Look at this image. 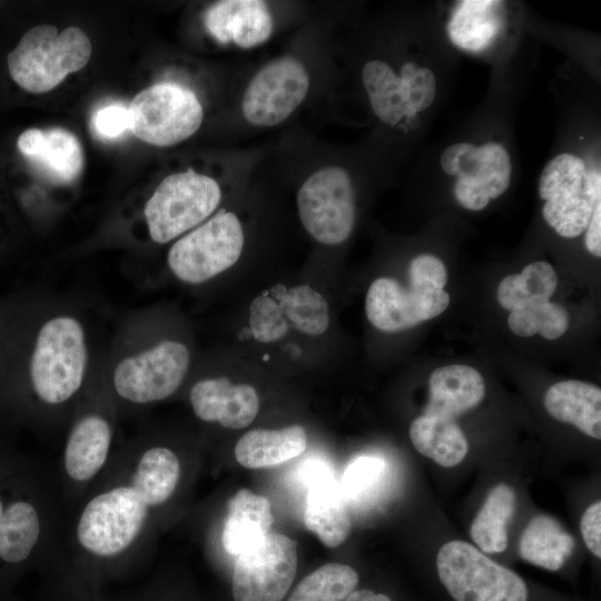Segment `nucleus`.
I'll return each mask as SVG.
<instances>
[{
    "instance_id": "obj_1",
    "label": "nucleus",
    "mask_w": 601,
    "mask_h": 601,
    "mask_svg": "<svg viewBox=\"0 0 601 601\" xmlns=\"http://www.w3.org/2000/svg\"><path fill=\"white\" fill-rule=\"evenodd\" d=\"M410 286L380 277L368 287L365 312L368 321L384 332L405 331L442 314L450 304L444 290L447 272L431 254L414 257L408 268Z\"/></svg>"
},
{
    "instance_id": "obj_2",
    "label": "nucleus",
    "mask_w": 601,
    "mask_h": 601,
    "mask_svg": "<svg viewBox=\"0 0 601 601\" xmlns=\"http://www.w3.org/2000/svg\"><path fill=\"white\" fill-rule=\"evenodd\" d=\"M91 42L80 28L59 32L50 24L28 30L8 55V69L16 83L32 93L57 87L69 73L89 61Z\"/></svg>"
},
{
    "instance_id": "obj_3",
    "label": "nucleus",
    "mask_w": 601,
    "mask_h": 601,
    "mask_svg": "<svg viewBox=\"0 0 601 601\" xmlns=\"http://www.w3.org/2000/svg\"><path fill=\"white\" fill-rule=\"evenodd\" d=\"M539 195L544 200V220L560 236L581 235L601 200V175L588 168L585 161L573 154L563 152L552 158L539 179Z\"/></svg>"
},
{
    "instance_id": "obj_4",
    "label": "nucleus",
    "mask_w": 601,
    "mask_h": 601,
    "mask_svg": "<svg viewBox=\"0 0 601 601\" xmlns=\"http://www.w3.org/2000/svg\"><path fill=\"white\" fill-rule=\"evenodd\" d=\"M87 366L83 329L69 316L48 321L40 329L30 363L38 397L48 404L69 400L81 386Z\"/></svg>"
},
{
    "instance_id": "obj_5",
    "label": "nucleus",
    "mask_w": 601,
    "mask_h": 601,
    "mask_svg": "<svg viewBox=\"0 0 601 601\" xmlns=\"http://www.w3.org/2000/svg\"><path fill=\"white\" fill-rule=\"evenodd\" d=\"M441 582L455 601H526L524 581L464 541H450L437 552Z\"/></svg>"
},
{
    "instance_id": "obj_6",
    "label": "nucleus",
    "mask_w": 601,
    "mask_h": 601,
    "mask_svg": "<svg viewBox=\"0 0 601 601\" xmlns=\"http://www.w3.org/2000/svg\"><path fill=\"white\" fill-rule=\"evenodd\" d=\"M220 199L218 183L207 175L188 169L167 176L145 205L150 237L170 242L209 217Z\"/></svg>"
},
{
    "instance_id": "obj_7",
    "label": "nucleus",
    "mask_w": 601,
    "mask_h": 601,
    "mask_svg": "<svg viewBox=\"0 0 601 601\" xmlns=\"http://www.w3.org/2000/svg\"><path fill=\"white\" fill-rule=\"evenodd\" d=\"M129 129L140 140L166 147L193 136L203 122L196 93L177 83L161 82L138 92L129 108Z\"/></svg>"
},
{
    "instance_id": "obj_8",
    "label": "nucleus",
    "mask_w": 601,
    "mask_h": 601,
    "mask_svg": "<svg viewBox=\"0 0 601 601\" xmlns=\"http://www.w3.org/2000/svg\"><path fill=\"white\" fill-rule=\"evenodd\" d=\"M244 242L238 217L221 210L171 246L168 265L178 279L204 283L236 264Z\"/></svg>"
},
{
    "instance_id": "obj_9",
    "label": "nucleus",
    "mask_w": 601,
    "mask_h": 601,
    "mask_svg": "<svg viewBox=\"0 0 601 601\" xmlns=\"http://www.w3.org/2000/svg\"><path fill=\"white\" fill-rule=\"evenodd\" d=\"M148 506L131 486H117L91 499L77 524L79 543L99 558L120 554L137 539Z\"/></svg>"
},
{
    "instance_id": "obj_10",
    "label": "nucleus",
    "mask_w": 601,
    "mask_h": 601,
    "mask_svg": "<svg viewBox=\"0 0 601 601\" xmlns=\"http://www.w3.org/2000/svg\"><path fill=\"white\" fill-rule=\"evenodd\" d=\"M299 219L307 233L325 245H337L355 223V194L347 170L326 166L313 173L297 193Z\"/></svg>"
},
{
    "instance_id": "obj_11",
    "label": "nucleus",
    "mask_w": 601,
    "mask_h": 601,
    "mask_svg": "<svg viewBox=\"0 0 601 601\" xmlns=\"http://www.w3.org/2000/svg\"><path fill=\"white\" fill-rule=\"evenodd\" d=\"M297 543L285 534L269 532L238 554L231 593L235 601H282L296 575Z\"/></svg>"
},
{
    "instance_id": "obj_12",
    "label": "nucleus",
    "mask_w": 601,
    "mask_h": 601,
    "mask_svg": "<svg viewBox=\"0 0 601 601\" xmlns=\"http://www.w3.org/2000/svg\"><path fill=\"white\" fill-rule=\"evenodd\" d=\"M441 167L447 175L457 177L454 196L469 210L485 208L490 199L508 190L511 181V159L499 142L453 144L442 152Z\"/></svg>"
},
{
    "instance_id": "obj_13",
    "label": "nucleus",
    "mask_w": 601,
    "mask_h": 601,
    "mask_svg": "<svg viewBox=\"0 0 601 601\" xmlns=\"http://www.w3.org/2000/svg\"><path fill=\"white\" fill-rule=\"evenodd\" d=\"M308 89L309 75L299 60L274 59L249 80L242 99L243 115L254 126H276L302 105Z\"/></svg>"
},
{
    "instance_id": "obj_14",
    "label": "nucleus",
    "mask_w": 601,
    "mask_h": 601,
    "mask_svg": "<svg viewBox=\"0 0 601 601\" xmlns=\"http://www.w3.org/2000/svg\"><path fill=\"white\" fill-rule=\"evenodd\" d=\"M190 362L180 342L165 341L122 359L114 373L116 392L132 403L145 404L170 396L184 381Z\"/></svg>"
},
{
    "instance_id": "obj_15",
    "label": "nucleus",
    "mask_w": 601,
    "mask_h": 601,
    "mask_svg": "<svg viewBox=\"0 0 601 601\" xmlns=\"http://www.w3.org/2000/svg\"><path fill=\"white\" fill-rule=\"evenodd\" d=\"M195 414L205 422H218L226 428H244L256 417L259 398L249 384H233L226 377L197 382L190 391Z\"/></svg>"
},
{
    "instance_id": "obj_16",
    "label": "nucleus",
    "mask_w": 601,
    "mask_h": 601,
    "mask_svg": "<svg viewBox=\"0 0 601 601\" xmlns=\"http://www.w3.org/2000/svg\"><path fill=\"white\" fill-rule=\"evenodd\" d=\"M17 146L55 184L72 183L83 169L81 145L63 128L27 129L19 136Z\"/></svg>"
},
{
    "instance_id": "obj_17",
    "label": "nucleus",
    "mask_w": 601,
    "mask_h": 601,
    "mask_svg": "<svg viewBox=\"0 0 601 601\" xmlns=\"http://www.w3.org/2000/svg\"><path fill=\"white\" fill-rule=\"evenodd\" d=\"M204 24L219 43L252 48L270 37L274 20L264 1L224 0L206 10Z\"/></svg>"
},
{
    "instance_id": "obj_18",
    "label": "nucleus",
    "mask_w": 601,
    "mask_h": 601,
    "mask_svg": "<svg viewBox=\"0 0 601 601\" xmlns=\"http://www.w3.org/2000/svg\"><path fill=\"white\" fill-rule=\"evenodd\" d=\"M430 400L424 414L454 418L477 406L485 393L475 368L452 364L434 370L428 378Z\"/></svg>"
},
{
    "instance_id": "obj_19",
    "label": "nucleus",
    "mask_w": 601,
    "mask_h": 601,
    "mask_svg": "<svg viewBox=\"0 0 601 601\" xmlns=\"http://www.w3.org/2000/svg\"><path fill=\"white\" fill-rule=\"evenodd\" d=\"M304 523L328 548H336L348 538L352 520L347 500L333 475L308 485Z\"/></svg>"
},
{
    "instance_id": "obj_20",
    "label": "nucleus",
    "mask_w": 601,
    "mask_h": 601,
    "mask_svg": "<svg viewBox=\"0 0 601 601\" xmlns=\"http://www.w3.org/2000/svg\"><path fill=\"white\" fill-rule=\"evenodd\" d=\"M221 544L229 554L238 555L270 532L274 516L264 495L242 489L229 500Z\"/></svg>"
},
{
    "instance_id": "obj_21",
    "label": "nucleus",
    "mask_w": 601,
    "mask_h": 601,
    "mask_svg": "<svg viewBox=\"0 0 601 601\" xmlns=\"http://www.w3.org/2000/svg\"><path fill=\"white\" fill-rule=\"evenodd\" d=\"M544 407L555 420L578 427L585 435L601 439V390L575 380L551 385L544 395Z\"/></svg>"
},
{
    "instance_id": "obj_22",
    "label": "nucleus",
    "mask_w": 601,
    "mask_h": 601,
    "mask_svg": "<svg viewBox=\"0 0 601 601\" xmlns=\"http://www.w3.org/2000/svg\"><path fill=\"white\" fill-rule=\"evenodd\" d=\"M110 444L111 428L104 417L92 414L80 418L65 447L67 474L80 482L92 479L104 466Z\"/></svg>"
},
{
    "instance_id": "obj_23",
    "label": "nucleus",
    "mask_w": 601,
    "mask_h": 601,
    "mask_svg": "<svg viewBox=\"0 0 601 601\" xmlns=\"http://www.w3.org/2000/svg\"><path fill=\"white\" fill-rule=\"evenodd\" d=\"M307 446L306 431L299 425L279 430H252L235 446L236 461L247 469L282 464L300 455Z\"/></svg>"
},
{
    "instance_id": "obj_24",
    "label": "nucleus",
    "mask_w": 601,
    "mask_h": 601,
    "mask_svg": "<svg viewBox=\"0 0 601 601\" xmlns=\"http://www.w3.org/2000/svg\"><path fill=\"white\" fill-rule=\"evenodd\" d=\"M502 3L490 0L459 2L447 23L451 41L467 51H480L489 47L504 24Z\"/></svg>"
},
{
    "instance_id": "obj_25",
    "label": "nucleus",
    "mask_w": 601,
    "mask_h": 601,
    "mask_svg": "<svg viewBox=\"0 0 601 601\" xmlns=\"http://www.w3.org/2000/svg\"><path fill=\"white\" fill-rule=\"evenodd\" d=\"M410 439L418 453L444 467L460 464L469 452V442L454 418L423 414L412 422Z\"/></svg>"
},
{
    "instance_id": "obj_26",
    "label": "nucleus",
    "mask_w": 601,
    "mask_h": 601,
    "mask_svg": "<svg viewBox=\"0 0 601 601\" xmlns=\"http://www.w3.org/2000/svg\"><path fill=\"white\" fill-rule=\"evenodd\" d=\"M573 548V536L556 520L543 514L529 522L519 544L523 560L549 571L561 569Z\"/></svg>"
},
{
    "instance_id": "obj_27",
    "label": "nucleus",
    "mask_w": 601,
    "mask_h": 601,
    "mask_svg": "<svg viewBox=\"0 0 601 601\" xmlns=\"http://www.w3.org/2000/svg\"><path fill=\"white\" fill-rule=\"evenodd\" d=\"M516 495L505 484L495 485L474 518L470 534L474 543L485 553H501L508 546V523L514 514Z\"/></svg>"
},
{
    "instance_id": "obj_28",
    "label": "nucleus",
    "mask_w": 601,
    "mask_h": 601,
    "mask_svg": "<svg viewBox=\"0 0 601 601\" xmlns=\"http://www.w3.org/2000/svg\"><path fill=\"white\" fill-rule=\"evenodd\" d=\"M180 476V464L176 454L162 446L147 450L140 457L131 479L147 506L167 501L175 491Z\"/></svg>"
},
{
    "instance_id": "obj_29",
    "label": "nucleus",
    "mask_w": 601,
    "mask_h": 601,
    "mask_svg": "<svg viewBox=\"0 0 601 601\" xmlns=\"http://www.w3.org/2000/svg\"><path fill=\"white\" fill-rule=\"evenodd\" d=\"M268 294L278 303L288 324L297 331L307 335H321L327 329L328 304L312 286L287 288L283 284H275Z\"/></svg>"
},
{
    "instance_id": "obj_30",
    "label": "nucleus",
    "mask_w": 601,
    "mask_h": 601,
    "mask_svg": "<svg viewBox=\"0 0 601 601\" xmlns=\"http://www.w3.org/2000/svg\"><path fill=\"white\" fill-rule=\"evenodd\" d=\"M362 81L370 105L381 121L396 126L407 118L402 80L388 63L377 59L370 60L362 69Z\"/></svg>"
},
{
    "instance_id": "obj_31",
    "label": "nucleus",
    "mask_w": 601,
    "mask_h": 601,
    "mask_svg": "<svg viewBox=\"0 0 601 601\" xmlns=\"http://www.w3.org/2000/svg\"><path fill=\"white\" fill-rule=\"evenodd\" d=\"M39 534L35 506L24 501L12 503L0 518V558L9 563L22 562L30 555Z\"/></svg>"
},
{
    "instance_id": "obj_32",
    "label": "nucleus",
    "mask_w": 601,
    "mask_h": 601,
    "mask_svg": "<svg viewBox=\"0 0 601 601\" xmlns=\"http://www.w3.org/2000/svg\"><path fill=\"white\" fill-rule=\"evenodd\" d=\"M357 583L358 574L352 566L327 563L306 575L287 601H344Z\"/></svg>"
},
{
    "instance_id": "obj_33",
    "label": "nucleus",
    "mask_w": 601,
    "mask_h": 601,
    "mask_svg": "<svg viewBox=\"0 0 601 601\" xmlns=\"http://www.w3.org/2000/svg\"><path fill=\"white\" fill-rule=\"evenodd\" d=\"M510 329L518 336L531 337L539 333L553 341L561 337L569 327V314L549 299H532L508 317Z\"/></svg>"
},
{
    "instance_id": "obj_34",
    "label": "nucleus",
    "mask_w": 601,
    "mask_h": 601,
    "mask_svg": "<svg viewBox=\"0 0 601 601\" xmlns=\"http://www.w3.org/2000/svg\"><path fill=\"white\" fill-rule=\"evenodd\" d=\"M249 329L260 343H270L284 337L289 328L278 303L265 290L249 306Z\"/></svg>"
},
{
    "instance_id": "obj_35",
    "label": "nucleus",
    "mask_w": 601,
    "mask_h": 601,
    "mask_svg": "<svg viewBox=\"0 0 601 601\" xmlns=\"http://www.w3.org/2000/svg\"><path fill=\"white\" fill-rule=\"evenodd\" d=\"M408 119L430 108L436 96V79L427 67L405 62L400 73Z\"/></svg>"
},
{
    "instance_id": "obj_36",
    "label": "nucleus",
    "mask_w": 601,
    "mask_h": 601,
    "mask_svg": "<svg viewBox=\"0 0 601 601\" xmlns=\"http://www.w3.org/2000/svg\"><path fill=\"white\" fill-rule=\"evenodd\" d=\"M385 471V464L381 459L361 456L353 461L346 469L342 491L346 500H362L372 494L380 485Z\"/></svg>"
},
{
    "instance_id": "obj_37",
    "label": "nucleus",
    "mask_w": 601,
    "mask_h": 601,
    "mask_svg": "<svg viewBox=\"0 0 601 601\" xmlns=\"http://www.w3.org/2000/svg\"><path fill=\"white\" fill-rule=\"evenodd\" d=\"M523 287L530 299H550L558 278L553 267L546 262H534L526 265L520 274Z\"/></svg>"
},
{
    "instance_id": "obj_38",
    "label": "nucleus",
    "mask_w": 601,
    "mask_h": 601,
    "mask_svg": "<svg viewBox=\"0 0 601 601\" xmlns=\"http://www.w3.org/2000/svg\"><path fill=\"white\" fill-rule=\"evenodd\" d=\"M129 126V111L119 104L101 107L92 116V128L101 138H118Z\"/></svg>"
},
{
    "instance_id": "obj_39",
    "label": "nucleus",
    "mask_w": 601,
    "mask_h": 601,
    "mask_svg": "<svg viewBox=\"0 0 601 601\" xmlns=\"http://www.w3.org/2000/svg\"><path fill=\"white\" fill-rule=\"evenodd\" d=\"M580 529L587 548L601 558V502L592 503L583 513Z\"/></svg>"
},
{
    "instance_id": "obj_40",
    "label": "nucleus",
    "mask_w": 601,
    "mask_h": 601,
    "mask_svg": "<svg viewBox=\"0 0 601 601\" xmlns=\"http://www.w3.org/2000/svg\"><path fill=\"white\" fill-rule=\"evenodd\" d=\"M497 300L510 312L521 308L531 300L524 290L520 274L508 275L501 280L497 287Z\"/></svg>"
},
{
    "instance_id": "obj_41",
    "label": "nucleus",
    "mask_w": 601,
    "mask_h": 601,
    "mask_svg": "<svg viewBox=\"0 0 601 601\" xmlns=\"http://www.w3.org/2000/svg\"><path fill=\"white\" fill-rule=\"evenodd\" d=\"M585 247L594 256H601V200L597 203L585 228Z\"/></svg>"
},
{
    "instance_id": "obj_42",
    "label": "nucleus",
    "mask_w": 601,
    "mask_h": 601,
    "mask_svg": "<svg viewBox=\"0 0 601 601\" xmlns=\"http://www.w3.org/2000/svg\"><path fill=\"white\" fill-rule=\"evenodd\" d=\"M344 601H392L386 594L367 589L354 590Z\"/></svg>"
},
{
    "instance_id": "obj_43",
    "label": "nucleus",
    "mask_w": 601,
    "mask_h": 601,
    "mask_svg": "<svg viewBox=\"0 0 601 601\" xmlns=\"http://www.w3.org/2000/svg\"><path fill=\"white\" fill-rule=\"evenodd\" d=\"M2 513H3V506H2V502L0 500V518H1Z\"/></svg>"
}]
</instances>
